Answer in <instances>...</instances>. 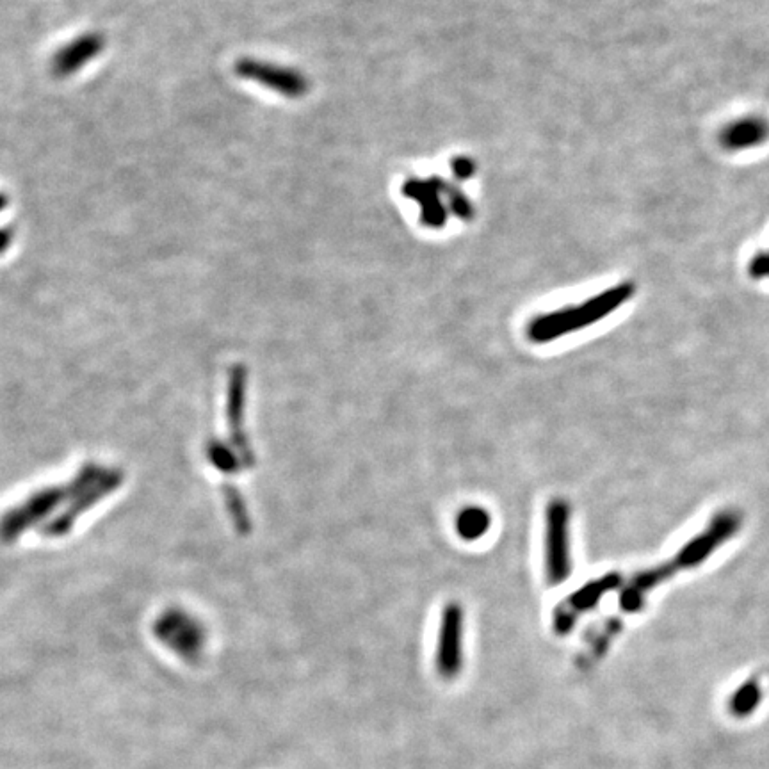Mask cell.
<instances>
[{
    "label": "cell",
    "mask_w": 769,
    "mask_h": 769,
    "mask_svg": "<svg viewBox=\"0 0 769 769\" xmlns=\"http://www.w3.org/2000/svg\"><path fill=\"white\" fill-rule=\"evenodd\" d=\"M403 193L419 203L422 223L426 227L440 228L446 225L447 207L444 205L435 177L430 180H406Z\"/></svg>",
    "instance_id": "ba28073f"
},
{
    "label": "cell",
    "mask_w": 769,
    "mask_h": 769,
    "mask_svg": "<svg viewBox=\"0 0 769 769\" xmlns=\"http://www.w3.org/2000/svg\"><path fill=\"white\" fill-rule=\"evenodd\" d=\"M451 166H453L454 175L460 180L470 179L476 173V162L469 157H456L451 162Z\"/></svg>",
    "instance_id": "5bb4252c"
},
{
    "label": "cell",
    "mask_w": 769,
    "mask_h": 769,
    "mask_svg": "<svg viewBox=\"0 0 769 769\" xmlns=\"http://www.w3.org/2000/svg\"><path fill=\"white\" fill-rule=\"evenodd\" d=\"M769 139V122L762 116H745L720 132V145L730 152L761 146Z\"/></svg>",
    "instance_id": "9c48e42d"
},
{
    "label": "cell",
    "mask_w": 769,
    "mask_h": 769,
    "mask_svg": "<svg viewBox=\"0 0 769 769\" xmlns=\"http://www.w3.org/2000/svg\"><path fill=\"white\" fill-rule=\"evenodd\" d=\"M570 511L567 502L552 501L547 508L545 531V572L552 586L561 584L572 574L570 558Z\"/></svg>",
    "instance_id": "7a4b0ae2"
},
{
    "label": "cell",
    "mask_w": 769,
    "mask_h": 769,
    "mask_svg": "<svg viewBox=\"0 0 769 769\" xmlns=\"http://www.w3.org/2000/svg\"><path fill=\"white\" fill-rule=\"evenodd\" d=\"M762 697H764V693H762L761 680L757 677L745 680L730 697V713L741 720L750 718L761 707Z\"/></svg>",
    "instance_id": "8fae6325"
},
{
    "label": "cell",
    "mask_w": 769,
    "mask_h": 769,
    "mask_svg": "<svg viewBox=\"0 0 769 769\" xmlns=\"http://www.w3.org/2000/svg\"><path fill=\"white\" fill-rule=\"evenodd\" d=\"M632 294H634V285L620 284L616 285L615 289H608L599 296H593L583 305L559 308L547 314H540L533 317L527 324V337L535 344H545L568 333L577 332L615 312L616 308L622 307L625 301L631 300Z\"/></svg>",
    "instance_id": "6da1fadb"
},
{
    "label": "cell",
    "mask_w": 769,
    "mask_h": 769,
    "mask_svg": "<svg viewBox=\"0 0 769 769\" xmlns=\"http://www.w3.org/2000/svg\"><path fill=\"white\" fill-rule=\"evenodd\" d=\"M750 276L752 278H764L769 276V251H761L750 262Z\"/></svg>",
    "instance_id": "9a60e30c"
},
{
    "label": "cell",
    "mask_w": 769,
    "mask_h": 769,
    "mask_svg": "<svg viewBox=\"0 0 769 769\" xmlns=\"http://www.w3.org/2000/svg\"><path fill=\"white\" fill-rule=\"evenodd\" d=\"M162 643L173 648L184 659H195L202 652L203 632L195 622L182 616H170L159 625Z\"/></svg>",
    "instance_id": "52a82bcc"
},
{
    "label": "cell",
    "mask_w": 769,
    "mask_h": 769,
    "mask_svg": "<svg viewBox=\"0 0 769 769\" xmlns=\"http://www.w3.org/2000/svg\"><path fill=\"white\" fill-rule=\"evenodd\" d=\"M104 47V41L98 34H86L77 40L68 43L65 49L59 50L54 61H52V70L59 77H66L77 72L79 68L88 65L93 57Z\"/></svg>",
    "instance_id": "30bf717a"
},
{
    "label": "cell",
    "mask_w": 769,
    "mask_h": 769,
    "mask_svg": "<svg viewBox=\"0 0 769 769\" xmlns=\"http://www.w3.org/2000/svg\"><path fill=\"white\" fill-rule=\"evenodd\" d=\"M737 527H739V515L736 513L720 515L711 526L707 527L705 533L697 536L695 540H691L679 552L677 561H679L680 567H695L698 563H702L711 552L720 547L721 543L729 540L730 536L736 533Z\"/></svg>",
    "instance_id": "5b68a950"
},
{
    "label": "cell",
    "mask_w": 769,
    "mask_h": 769,
    "mask_svg": "<svg viewBox=\"0 0 769 769\" xmlns=\"http://www.w3.org/2000/svg\"><path fill=\"white\" fill-rule=\"evenodd\" d=\"M435 180H437V186L438 189H440L442 196H446L447 205H449V209L453 211L454 216L467 219V221L474 218V207H472V203L469 202V198L463 195L458 187L449 184L446 180L437 179V177H435Z\"/></svg>",
    "instance_id": "4fadbf2b"
},
{
    "label": "cell",
    "mask_w": 769,
    "mask_h": 769,
    "mask_svg": "<svg viewBox=\"0 0 769 769\" xmlns=\"http://www.w3.org/2000/svg\"><path fill=\"white\" fill-rule=\"evenodd\" d=\"M463 608L456 602L447 604L438 627L435 666L442 679L460 677L463 670Z\"/></svg>",
    "instance_id": "3957f363"
},
{
    "label": "cell",
    "mask_w": 769,
    "mask_h": 769,
    "mask_svg": "<svg viewBox=\"0 0 769 769\" xmlns=\"http://www.w3.org/2000/svg\"><path fill=\"white\" fill-rule=\"evenodd\" d=\"M235 73L246 81L259 82L262 86H266L269 90L276 91L284 97H303V95H307L308 88H310L307 77L303 73L296 72L292 68L250 59V57L241 59L235 65Z\"/></svg>",
    "instance_id": "277c9868"
},
{
    "label": "cell",
    "mask_w": 769,
    "mask_h": 769,
    "mask_svg": "<svg viewBox=\"0 0 769 769\" xmlns=\"http://www.w3.org/2000/svg\"><path fill=\"white\" fill-rule=\"evenodd\" d=\"M6 205V202H4V198H0V209ZM9 239L8 234H4V232H0V250H4L6 246H8Z\"/></svg>",
    "instance_id": "2e32d148"
},
{
    "label": "cell",
    "mask_w": 769,
    "mask_h": 769,
    "mask_svg": "<svg viewBox=\"0 0 769 769\" xmlns=\"http://www.w3.org/2000/svg\"><path fill=\"white\" fill-rule=\"evenodd\" d=\"M618 577L609 575L602 581L588 584L581 590L575 591L572 597H568L565 604L559 606L558 611L554 613V631L558 634H567L574 629L577 618L586 613L588 609L595 608L599 604L604 593H608L615 586Z\"/></svg>",
    "instance_id": "8992f818"
},
{
    "label": "cell",
    "mask_w": 769,
    "mask_h": 769,
    "mask_svg": "<svg viewBox=\"0 0 769 769\" xmlns=\"http://www.w3.org/2000/svg\"><path fill=\"white\" fill-rule=\"evenodd\" d=\"M492 519L490 513L485 508L479 506H467L460 511L458 519L454 522L458 535L462 536L467 542H476L481 536H485L490 529Z\"/></svg>",
    "instance_id": "7c38bea8"
}]
</instances>
